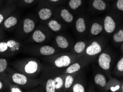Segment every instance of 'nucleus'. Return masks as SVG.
Segmentation results:
<instances>
[{
  "instance_id": "10",
  "label": "nucleus",
  "mask_w": 123,
  "mask_h": 92,
  "mask_svg": "<svg viewBox=\"0 0 123 92\" xmlns=\"http://www.w3.org/2000/svg\"><path fill=\"white\" fill-rule=\"evenodd\" d=\"M105 45V42L101 39H94L87 45L84 55L93 58L103 51Z\"/></svg>"
},
{
  "instance_id": "11",
  "label": "nucleus",
  "mask_w": 123,
  "mask_h": 92,
  "mask_svg": "<svg viewBox=\"0 0 123 92\" xmlns=\"http://www.w3.org/2000/svg\"><path fill=\"white\" fill-rule=\"evenodd\" d=\"M19 22V16L16 14H10L3 20L2 23L0 25L3 31H10L16 29Z\"/></svg>"
},
{
  "instance_id": "25",
  "label": "nucleus",
  "mask_w": 123,
  "mask_h": 92,
  "mask_svg": "<svg viewBox=\"0 0 123 92\" xmlns=\"http://www.w3.org/2000/svg\"><path fill=\"white\" fill-rule=\"evenodd\" d=\"M61 18L63 20L67 23H71L73 22L74 20V16L71 13L69 12L68 9L66 8L62 9L60 13Z\"/></svg>"
},
{
  "instance_id": "30",
  "label": "nucleus",
  "mask_w": 123,
  "mask_h": 92,
  "mask_svg": "<svg viewBox=\"0 0 123 92\" xmlns=\"http://www.w3.org/2000/svg\"><path fill=\"white\" fill-rule=\"evenodd\" d=\"M8 66V61L6 58L0 56V73L4 72Z\"/></svg>"
},
{
  "instance_id": "8",
  "label": "nucleus",
  "mask_w": 123,
  "mask_h": 92,
  "mask_svg": "<svg viewBox=\"0 0 123 92\" xmlns=\"http://www.w3.org/2000/svg\"><path fill=\"white\" fill-rule=\"evenodd\" d=\"M113 57L111 52L104 51L99 54L98 57V64L100 69L105 74L109 77V73L112 66Z\"/></svg>"
},
{
  "instance_id": "5",
  "label": "nucleus",
  "mask_w": 123,
  "mask_h": 92,
  "mask_svg": "<svg viewBox=\"0 0 123 92\" xmlns=\"http://www.w3.org/2000/svg\"><path fill=\"white\" fill-rule=\"evenodd\" d=\"M37 27L35 20L30 17H27L20 20L16 28L15 35L17 39L25 40L33 32Z\"/></svg>"
},
{
  "instance_id": "23",
  "label": "nucleus",
  "mask_w": 123,
  "mask_h": 92,
  "mask_svg": "<svg viewBox=\"0 0 123 92\" xmlns=\"http://www.w3.org/2000/svg\"><path fill=\"white\" fill-rule=\"evenodd\" d=\"M81 82H82L80 80H78L76 78L75 81L74 82V84H72L68 91L72 92H85L86 88Z\"/></svg>"
},
{
  "instance_id": "9",
  "label": "nucleus",
  "mask_w": 123,
  "mask_h": 92,
  "mask_svg": "<svg viewBox=\"0 0 123 92\" xmlns=\"http://www.w3.org/2000/svg\"><path fill=\"white\" fill-rule=\"evenodd\" d=\"M49 39L48 31L42 27H35L33 32L28 37L26 42L29 44H42Z\"/></svg>"
},
{
  "instance_id": "21",
  "label": "nucleus",
  "mask_w": 123,
  "mask_h": 92,
  "mask_svg": "<svg viewBox=\"0 0 123 92\" xmlns=\"http://www.w3.org/2000/svg\"><path fill=\"white\" fill-rule=\"evenodd\" d=\"M15 6L14 5L9 6L8 7H6L3 9H1L0 10V25L2 23L6 18L12 13V12L14 11Z\"/></svg>"
},
{
  "instance_id": "2",
  "label": "nucleus",
  "mask_w": 123,
  "mask_h": 92,
  "mask_svg": "<svg viewBox=\"0 0 123 92\" xmlns=\"http://www.w3.org/2000/svg\"><path fill=\"white\" fill-rule=\"evenodd\" d=\"M7 77L11 82L17 84L24 91H29L40 85L39 78H33L8 66L5 71Z\"/></svg>"
},
{
  "instance_id": "1",
  "label": "nucleus",
  "mask_w": 123,
  "mask_h": 92,
  "mask_svg": "<svg viewBox=\"0 0 123 92\" xmlns=\"http://www.w3.org/2000/svg\"><path fill=\"white\" fill-rule=\"evenodd\" d=\"M11 66L16 71L33 78H38L43 65L39 60L34 57L17 59L11 63Z\"/></svg>"
},
{
  "instance_id": "36",
  "label": "nucleus",
  "mask_w": 123,
  "mask_h": 92,
  "mask_svg": "<svg viewBox=\"0 0 123 92\" xmlns=\"http://www.w3.org/2000/svg\"><path fill=\"white\" fill-rule=\"evenodd\" d=\"M3 0H0V8H1L2 6L3 5ZM1 9H0V10H1Z\"/></svg>"
},
{
  "instance_id": "28",
  "label": "nucleus",
  "mask_w": 123,
  "mask_h": 92,
  "mask_svg": "<svg viewBox=\"0 0 123 92\" xmlns=\"http://www.w3.org/2000/svg\"><path fill=\"white\" fill-rule=\"evenodd\" d=\"M113 40L116 44H122L123 42V29H120L118 31L114 34Z\"/></svg>"
},
{
  "instance_id": "35",
  "label": "nucleus",
  "mask_w": 123,
  "mask_h": 92,
  "mask_svg": "<svg viewBox=\"0 0 123 92\" xmlns=\"http://www.w3.org/2000/svg\"><path fill=\"white\" fill-rule=\"evenodd\" d=\"M7 1H8V5L10 6H12L13 4L14 0H7Z\"/></svg>"
},
{
  "instance_id": "31",
  "label": "nucleus",
  "mask_w": 123,
  "mask_h": 92,
  "mask_svg": "<svg viewBox=\"0 0 123 92\" xmlns=\"http://www.w3.org/2000/svg\"><path fill=\"white\" fill-rule=\"evenodd\" d=\"M0 92H7L6 86L1 79H0Z\"/></svg>"
},
{
  "instance_id": "22",
  "label": "nucleus",
  "mask_w": 123,
  "mask_h": 92,
  "mask_svg": "<svg viewBox=\"0 0 123 92\" xmlns=\"http://www.w3.org/2000/svg\"><path fill=\"white\" fill-rule=\"evenodd\" d=\"M103 31V26L98 22L93 23L90 28V34L91 36L95 37L99 35Z\"/></svg>"
},
{
  "instance_id": "15",
  "label": "nucleus",
  "mask_w": 123,
  "mask_h": 92,
  "mask_svg": "<svg viewBox=\"0 0 123 92\" xmlns=\"http://www.w3.org/2000/svg\"><path fill=\"white\" fill-rule=\"evenodd\" d=\"M55 43L57 48L62 50L68 49L70 46V42L68 38L62 35H58L56 37Z\"/></svg>"
},
{
  "instance_id": "13",
  "label": "nucleus",
  "mask_w": 123,
  "mask_h": 92,
  "mask_svg": "<svg viewBox=\"0 0 123 92\" xmlns=\"http://www.w3.org/2000/svg\"><path fill=\"white\" fill-rule=\"evenodd\" d=\"M87 43L86 41L80 40L76 42L72 47L71 53L76 55L82 56L85 53V51L87 45Z\"/></svg>"
},
{
  "instance_id": "20",
  "label": "nucleus",
  "mask_w": 123,
  "mask_h": 92,
  "mask_svg": "<svg viewBox=\"0 0 123 92\" xmlns=\"http://www.w3.org/2000/svg\"><path fill=\"white\" fill-rule=\"evenodd\" d=\"M53 12L49 8H42L38 11V17L40 20L46 21L51 17Z\"/></svg>"
},
{
  "instance_id": "17",
  "label": "nucleus",
  "mask_w": 123,
  "mask_h": 92,
  "mask_svg": "<svg viewBox=\"0 0 123 92\" xmlns=\"http://www.w3.org/2000/svg\"><path fill=\"white\" fill-rule=\"evenodd\" d=\"M94 83L97 86L104 88L107 83V79L105 76L101 73H97L94 77Z\"/></svg>"
},
{
  "instance_id": "6",
  "label": "nucleus",
  "mask_w": 123,
  "mask_h": 92,
  "mask_svg": "<svg viewBox=\"0 0 123 92\" xmlns=\"http://www.w3.org/2000/svg\"><path fill=\"white\" fill-rule=\"evenodd\" d=\"M23 51L35 56H49L59 52V50L49 45H40L38 44H29L25 46Z\"/></svg>"
},
{
  "instance_id": "29",
  "label": "nucleus",
  "mask_w": 123,
  "mask_h": 92,
  "mask_svg": "<svg viewBox=\"0 0 123 92\" xmlns=\"http://www.w3.org/2000/svg\"><path fill=\"white\" fill-rule=\"evenodd\" d=\"M82 3V0H70L68 5L70 8L72 10H76L81 6Z\"/></svg>"
},
{
  "instance_id": "33",
  "label": "nucleus",
  "mask_w": 123,
  "mask_h": 92,
  "mask_svg": "<svg viewBox=\"0 0 123 92\" xmlns=\"http://www.w3.org/2000/svg\"><path fill=\"white\" fill-rule=\"evenodd\" d=\"M35 0H22L21 4L22 5H29L32 4L34 2Z\"/></svg>"
},
{
  "instance_id": "14",
  "label": "nucleus",
  "mask_w": 123,
  "mask_h": 92,
  "mask_svg": "<svg viewBox=\"0 0 123 92\" xmlns=\"http://www.w3.org/2000/svg\"><path fill=\"white\" fill-rule=\"evenodd\" d=\"M79 72L74 73V74H66V76H65V77L64 84L62 91H68V90L70 89V88L71 87L72 84H74V82L75 81L76 79L77 78V75L79 74Z\"/></svg>"
},
{
  "instance_id": "19",
  "label": "nucleus",
  "mask_w": 123,
  "mask_h": 92,
  "mask_svg": "<svg viewBox=\"0 0 123 92\" xmlns=\"http://www.w3.org/2000/svg\"><path fill=\"white\" fill-rule=\"evenodd\" d=\"M120 87L123 88V86H120V82L116 79H112L111 82H107V85L105 87V88H106V90L112 92L120 91Z\"/></svg>"
},
{
  "instance_id": "32",
  "label": "nucleus",
  "mask_w": 123,
  "mask_h": 92,
  "mask_svg": "<svg viewBox=\"0 0 123 92\" xmlns=\"http://www.w3.org/2000/svg\"><path fill=\"white\" fill-rule=\"evenodd\" d=\"M117 7L119 10L123 11V0H118L117 1Z\"/></svg>"
},
{
  "instance_id": "4",
  "label": "nucleus",
  "mask_w": 123,
  "mask_h": 92,
  "mask_svg": "<svg viewBox=\"0 0 123 92\" xmlns=\"http://www.w3.org/2000/svg\"><path fill=\"white\" fill-rule=\"evenodd\" d=\"M25 45L18 39L4 38L0 40V56L11 57L23 52Z\"/></svg>"
},
{
  "instance_id": "18",
  "label": "nucleus",
  "mask_w": 123,
  "mask_h": 92,
  "mask_svg": "<svg viewBox=\"0 0 123 92\" xmlns=\"http://www.w3.org/2000/svg\"><path fill=\"white\" fill-rule=\"evenodd\" d=\"M75 29L78 33L82 34L85 33L87 29V25L85 18L79 17L75 22Z\"/></svg>"
},
{
  "instance_id": "12",
  "label": "nucleus",
  "mask_w": 123,
  "mask_h": 92,
  "mask_svg": "<svg viewBox=\"0 0 123 92\" xmlns=\"http://www.w3.org/2000/svg\"><path fill=\"white\" fill-rule=\"evenodd\" d=\"M103 26V30H104L106 33L111 34L116 29L117 24L112 17L107 16L104 19Z\"/></svg>"
},
{
  "instance_id": "7",
  "label": "nucleus",
  "mask_w": 123,
  "mask_h": 92,
  "mask_svg": "<svg viewBox=\"0 0 123 92\" xmlns=\"http://www.w3.org/2000/svg\"><path fill=\"white\" fill-rule=\"evenodd\" d=\"M93 60V58L83 55L73 63L65 68L62 71V74H70L79 72L82 69L84 68L86 66L89 65Z\"/></svg>"
},
{
  "instance_id": "37",
  "label": "nucleus",
  "mask_w": 123,
  "mask_h": 92,
  "mask_svg": "<svg viewBox=\"0 0 123 92\" xmlns=\"http://www.w3.org/2000/svg\"><path fill=\"white\" fill-rule=\"evenodd\" d=\"M49 1L52 2H58L60 0H49Z\"/></svg>"
},
{
  "instance_id": "26",
  "label": "nucleus",
  "mask_w": 123,
  "mask_h": 92,
  "mask_svg": "<svg viewBox=\"0 0 123 92\" xmlns=\"http://www.w3.org/2000/svg\"><path fill=\"white\" fill-rule=\"evenodd\" d=\"M114 73L118 77L123 76V57H121L117 63L115 68L114 69Z\"/></svg>"
},
{
  "instance_id": "38",
  "label": "nucleus",
  "mask_w": 123,
  "mask_h": 92,
  "mask_svg": "<svg viewBox=\"0 0 123 92\" xmlns=\"http://www.w3.org/2000/svg\"><path fill=\"white\" fill-rule=\"evenodd\" d=\"M3 72L0 73V79H1V80H2V77H3Z\"/></svg>"
},
{
  "instance_id": "3",
  "label": "nucleus",
  "mask_w": 123,
  "mask_h": 92,
  "mask_svg": "<svg viewBox=\"0 0 123 92\" xmlns=\"http://www.w3.org/2000/svg\"><path fill=\"white\" fill-rule=\"evenodd\" d=\"M81 56L71 52H58L51 56H46L44 61L50 66L57 69H64L77 60Z\"/></svg>"
},
{
  "instance_id": "27",
  "label": "nucleus",
  "mask_w": 123,
  "mask_h": 92,
  "mask_svg": "<svg viewBox=\"0 0 123 92\" xmlns=\"http://www.w3.org/2000/svg\"><path fill=\"white\" fill-rule=\"evenodd\" d=\"M92 6L94 9L100 11H104L107 8V5L103 0H94Z\"/></svg>"
},
{
  "instance_id": "34",
  "label": "nucleus",
  "mask_w": 123,
  "mask_h": 92,
  "mask_svg": "<svg viewBox=\"0 0 123 92\" xmlns=\"http://www.w3.org/2000/svg\"><path fill=\"white\" fill-rule=\"evenodd\" d=\"M5 37L6 35L5 31H3V30L0 27V40L5 38Z\"/></svg>"
},
{
  "instance_id": "24",
  "label": "nucleus",
  "mask_w": 123,
  "mask_h": 92,
  "mask_svg": "<svg viewBox=\"0 0 123 92\" xmlns=\"http://www.w3.org/2000/svg\"><path fill=\"white\" fill-rule=\"evenodd\" d=\"M47 27L54 32H58L61 31L62 28V24L55 19H51L48 22Z\"/></svg>"
},
{
  "instance_id": "16",
  "label": "nucleus",
  "mask_w": 123,
  "mask_h": 92,
  "mask_svg": "<svg viewBox=\"0 0 123 92\" xmlns=\"http://www.w3.org/2000/svg\"><path fill=\"white\" fill-rule=\"evenodd\" d=\"M66 74H56L53 79L54 86L56 92H62L64 87L65 77Z\"/></svg>"
}]
</instances>
